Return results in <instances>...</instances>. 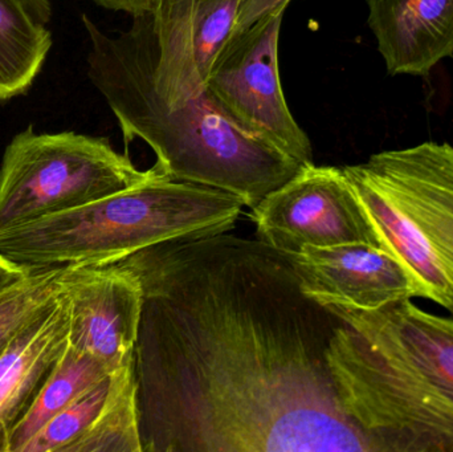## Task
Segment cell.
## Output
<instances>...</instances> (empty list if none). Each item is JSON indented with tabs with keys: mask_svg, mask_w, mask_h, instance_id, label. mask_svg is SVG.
<instances>
[{
	"mask_svg": "<svg viewBox=\"0 0 453 452\" xmlns=\"http://www.w3.org/2000/svg\"><path fill=\"white\" fill-rule=\"evenodd\" d=\"M140 278L143 452H374L326 352L341 320L289 255L226 233L119 260Z\"/></svg>",
	"mask_w": 453,
	"mask_h": 452,
	"instance_id": "cell-1",
	"label": "cell"
},
{
	"mask_svg": "<svg viewBox=\"0 0 453 452\" xmlns=\"http://www.w3.org/2000/svg\"><path fill=\"white\" fill-rule=\"evenodd\" d=\"M88 77L113 111L125 142L141 140L169 180L219 188L255 209L303 165L250 137L210 98L170 96L153 74L150 13L133 18L127 31L104 32L88 15Z\"/></svg>",
	"mask_w": 453,
	"mask_h": 452,
	"instance_id": "cell-2",
	"label": "cell"
},
{
	"mask_svg": "<svg viewBox=\"0 0 453 452\" xmlns=\"http://www.w3.org/2000/svg\"><path fill=\"white\" fill-rule=\"evenodd\" d=\"M322 305L341 320L326 352L341 406L374 452H453V316Z\"/></svg>",
	"mask_w": 453,
	"mask_h": 452,
	"instance_id": "cell-3",
	"label": "cell"
},
{
	"mask_svg": "<svg viewBox=\"0 0 453 452\" xmlns=\"http://www.w3.org/2000/svg\"><path fill=\"white\" fill-rule=\"evenodd\" d=\"M242 199L159 172L134 188L0 233V254L28 268L103 265L169 241L228 233Z\"/></svg>",
	"mask_w": 453,
	"mask_h": 452,
	"instance_id": "cell-4",
	"label": "cell"
},
{
	"mask_svg": "<svg viewBox=\"0 0 453 452\" xmlns=\"http://www.w3.org/2000/svg\"><path fill=\"white\" fill-rule=\"evenodd\" d=\"M380 249L409 272L419 299L453 316V146L426 141L342 167Z\"/></svg>",
	"mask_w": 453,
	"mask_h": 452,
	"instance_id": "cell-5",
	"label": "cell"
},
{
	"mask_svg": "<svg viewBox=\"0 0 453 452\" xmlns=\"http://www.w3.org/2000/svg\"><path fill=\"white\" fill-rule=\"evenodd\" d=\"M140 170L108 138L74 132L16 134L0 164V233L92 203L159 174Z\"/></svg>",
	"mask_w": 453,
	"mask_h": 452,
	"instance_id": "cell-6",
	"label": "cell"
},
{
	"mask_svg": "<svg viewBox=\"0 0 453 452\" xmlns=\"http://www.w3.org/2000/svg\"><path fill=\"white\" fill-rule=\"evenodd\" d=\"M285 11L232 32L206 81L210 98L240 130L303 166L314 164L313 146L282 92L279 42Z\"/></svg>",
	"mask_w": 453,
	"mask_h": 452,
	"instance_id": "cell-7",
	"label": "cell"
},
{
	"mask_svg": "<svg viewBox=\"0 0 453 452\" xmlns=\"http://www.w3.org/2000/svg\"><path fill=\"white\" fill-rule=\"evenodd\" d=\"M250 219L257 238L284 254H297L306 246L380 247L342 167H301L250 210Z\"/></svg>",
	"mask_w": 453,
	"mask_h": 452,
	"instance_id": "cell-8",
	"label": "cell"
},
{
	"mask_svg": "<svg viewBox=\"0 0 453 452\" xmlns=\"http://www.w3.org/2000/svg\"><path fill=\"white\" fill-rule=\"evenodd\" d=\"M69 345L113 366L134 353L143 310L140 278L121 263L63 265Z\"/></svg>",
	"mask_w": 453,
	"mask_h": 452,
	"instance_id": "cell-9",
	"label": "cell"
},
{
	"mask_svg": "<svg viewBox=\"0 0 453 452\" xmlns=\"http://www.w3.org/2000/svg\"><path fill=\"white\" fill-rule=\"evenodd\" d=\"M288 255L306 294L321 304L340 303L370 310L419 299V291L403 265L380 247L365 243L325 249L306 246L297 254Z\"/></svg>",
	"mask_w": 453,
	"mask_h": 452,
	"instance_id": "cell-10",
	"label": "cell"
},
{
	"mask_svg": "<svg viewBox=\"0 0 453 452\" xmlns=\"http://www.w3.org/2000/svg\"><path fill=\"white\" fill-rule=\"evenodd\" d=\"M69 299L58 296L35 316L0 355V452L31 410L69 342Z\"/></svg>",
	"mask_w": 453,
	"mask_h": 452,
	"instance_id": "cell-11",
	"label": "cell"
},
{
	"mask_svg": "<svg viewBox=\"0 0 453 452\" xmlns=\"http://www.w3.org/2000/svg\"><path fill=\"white\" fill-rule=\"evenodd\" d=\"M367 24L390 76L427 77L453 57V0H366Z\"/></svg>",
	"mask_w": 453,
	"mask_h": 452,
	"instance_id": "cell-12",
	"label": "cell"
},
{
	"mask_svg": "<svg viewBox=\"0 0 453 452\" xmlns=\"http://www.w3.org/2000/svg\"><path fill=\"white\" fill-rule=\"evenodd\" d=\"M240 0H156L151 26L159 52L193 64L206 84L234 31Z\"/></svg>",
	"mask_w": 453,
	"mask_h": 452,
	"instance_id": "cell-13",
	"label": "cell"
},
{
	"mask_svg": "<svg viewBox=\"0 0 453 452\" xmlns=\"http://www.w3.org/2000/svg\"><path fill=\"white\" fill-rule=\"evenodd\" d=\"M52 32L27 0H0V103L27 95L52 50Z\"/></svg>",
	"mask_w": 453,
	"mask_h": 452,
	"instance_id": "cell-14",
	"label": "cell"
},
{
	"mask_svg": "<svg viewBox=\"0 0 453 452\" xmlns=\"http://www.w3.org/2000/svg\"><path fill=\"white\" fill-rule=\"evenodd\" d=\"M117 368L119 366L111 365L89 353L79 352L68 342L63 357L42 387L36 402L13 432L8 452H20L21 448L53 417L65 410L77 398Z\"/></svg>",
	"mask_w": 453,
	"mask_h": 452,
	"instance_id": "cell-15",
	"label": "cell"
},
{
	"mask_svg": "<svg viewBox=\"0 0 453 452\" xmlns=\"http://www.w3.org/2000/svg\"><path fill=\"white\" fill-rule=\"evenodd\" d=\"M133 371L134 353L116 371L77 398L65 410L53 417L21 448L20 452H72L74 446L95 429L109 403Z\"/></svg>",
	"mask_w": 453,
	"mask_h": 452,
	"instance_id": "cell-16",
	"label": "cell"
},
{
	"mask_svg": "<svg viewBox=\"0 0 453 452\" xmlns=\"http://www.w3.org/2000/svg\"><path fill=\"white\" fill-rule=\"evenodd\" d=\"M63 267L31 268L23 280L0 292V355L13 337L63 289Z\"/></svg>",
	"mask_w": 453,
	"mask_h": 452,
	"instance_id": "cell-17",
	"label": "cell"
},
{
	"mask_svg": "<svg viewBox=\"0 0 453 452\" xmlns=\"http://www.w3.org/2000/svg\"><path fill=\"white\" fill-rule=\"evenodd\" d=\"M292 0H240L237 20L234 31H242L264 16L277 11H285Z\"/></svg>",
	"mask_w": 453,
	"mask_h": 452,
	"instance_id": "cell-18",
	"label": "cell"
},
{
	"mask_svg": "<svg viewBox=\"0 0 453 452\" xmlns=\"http://www.w3.org/2000/svg\"><path fill=\"white\" fill-rule=\"evenodd\" d=\"M92 2L109 11L132 15V18L148 15L156 4V0H92Z\"/></svg>",
	"mask_w": 453,
	"mask_h": 452,
	"instance_id": "cell-19",
	"label": "cell"
},
{
	"mask_svg": "<svg viewBox=\"0 0 453 452\" xmlns=\"http://www.w3.org/2000/svg\"><path fill=\"white\" fill-rule=\"evenodd\" d=\"M31 268L16 264L10 259L0 254V292L13 286L18 281L23 280L28 275Z\"/></svg>",
	"mask_w": 453,
	"mask_h": 452,
	"instance_id": "cell-20",
	"label": "cell"
},
{
	"mask_svg": "<svg viewBox=\"0 0 453 452\" xmlns=\"http://www.w3.org/2000/svg\"><path fill=\"white\" fill-rule=\"evenodd\" d=\"M27 4L37 21L45 26L50 23V18H52L50 0H27Z\"/></svg>",
	"mask_w": 453,
	"mask_h": 452,
	"instance_id": "cell-21",
	"label": "cell"
}]
</instances>
